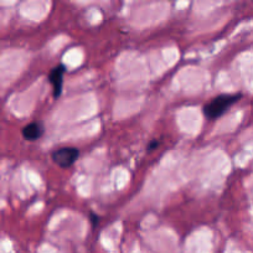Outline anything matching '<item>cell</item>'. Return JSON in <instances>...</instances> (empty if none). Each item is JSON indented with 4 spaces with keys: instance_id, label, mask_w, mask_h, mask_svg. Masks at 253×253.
I'll return each instance as SVG.
<instances>
[{
    "instance_id": "obj_1",
    "label": "cell",
    "mask_w": 253,
    "mask_h": 253,
    "mask_svg": "<svg viewBox=\"0 0 253 253\" xmlns=\"http://www.w3.org/2000/svg\"><path fill=\"white\" fill-rule=\"evenodd\" d=\"M241 98V94H220L204 107V113L208 119H217Z\"/></svg>"
},
{
    "instance_id": "obj_2",
    "label": "cell",
    "mask_w": 253,
    "mask_h": 253,
    "mask_svg": "<svg viewBox=\"0 0 253 253\" xmlns=\"http://www.w3.org/2000/svg\"><path fill=\"white\" fill-rule=\"evenodd\" d=\"M80 152L76 148H61L52 153V160L61 168H70L79 159Z\"/></svg>"
},
{
    "instance_id": "obj_3",
    "label": "cell",
    "mask_w": 253,
    "mask_h": 253,
    "mask_svg": "<svg viewBox=\"0 0 253 253\" xmlns=\"http://www.w3.org/2000/svg\"><path fill=\"white\" fill-rule=\"evenodd\" d=\"M65 67L62 65L60 66H56L52 71L48 75V81H50L51 86L53 88V96L55 98H58L62 91V82H63V74H65Z\"/></svg>"
},
{
    "instance_id": "obj_4",
    "label": "cell",
    "mask_w": 253,
    "mask_h": 253,
    "mask_svg": "<svg viewBox=\"0 0 253 253\" xmlns=\"http://www.w3.org/2000/svg\"><path fill=\"white\" fill-rule=\"evenodd\" d=\"M43 132V126L39 122H33V123H29L28 126H24L23 129V137L25 138L29 142H34V140H38L42 137Z\"/></svg>"
}]
</instances>
